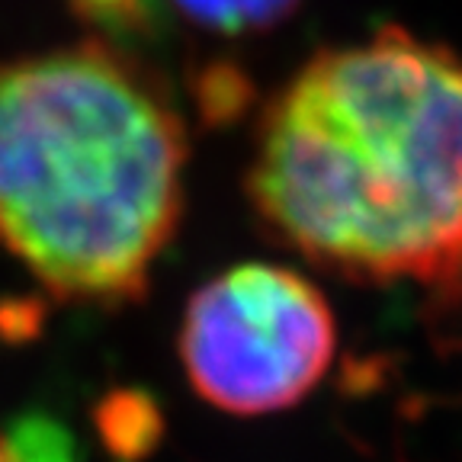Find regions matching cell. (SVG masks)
<instances>
[{
	"label": "cell",
	"mask_w": 462,
	"mask_h": 462,
	"mask_svg": "<svg viewBox=\"0 0 462 462\" xmlns=\"http://www.w3.org/2000/svg\"><path fill=\"white\" fill-rule=\"evenodd\" d=\"M260 228L363 286H418L462 350V58L383 26L270 97L245 173Z\"/></svg>",
	"instance_id": "cell-1"
},
{
	"label": "cell",
	"mask_w": 462,
	"mask_h": 462,
	"mask_svg": "<svg viewBox=\"0 0 462 462\" xmlns=\"http://www.w3.org/2000/svg\"><path fill=\"white\" fill-rule=\"evenodd\" d=\"M187 161V125L142 58L84 39L0 61V251L61 302L148 292Z\"/></svg>",
	"instance_id": "cell-2"
},
{
	"label": "cell",
	"mask_w": 462,
	"mask_h": 462,
	"mask_svg": "<svg viewBox=\"0 0 462 462\" xmlns=\"http://www.w3.org/2000/svg\"><path fill=\"white\" fill-rule=\"evenodd\" d=\"M177 356L202 404L231 418H270L325 383L337 356V318L296 267L235 263L189 296Z\"/></svg>",
	"instance_id": "cell-3"
},
{
	"label": "cell",
	"mask_w": 462,
	"mask_h": 462,
	"mask_svg": "<svg viewBox=\"0 0 462 462\" xmlns=\"http://www.w3.org/2000/svg\"><path fill=\"white\" fill-rule=\"evenodd\" d=\"M302 7V0H154L161 39L171 26H183L196 36L238 42L263 36L282 26Z\"/></svg>",
	"instance_id": "cell-4"
},
{
	"label": "cell",
	"mask_w": 462,
	"mask_h": 462,
	"mask_svg": "<svg viewBox=\"0 0 462 462\" xmlns=\"http://www.w3.org/2000/svg\"><path fill=\"white\" fill-rule=\"evenodd\" d=\"M0 462H23L20 449H16V443L10 440L7 433L0 430Z\"/></svg>",
	"instance_id": "cell-5"
}]
</instances>
